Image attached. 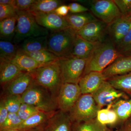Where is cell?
I'll return each mask as SVG.
<instances>
[{"instance_id": "41", "label": "cell", "mask_w": 131, "mask_h": 131, "mask_svg": "<svg viewBox=\"0 0 131 131\" xmlns=\"http://www.w3.org/2000/svg\"><path fill=\"white\" fill-rule=\"evenodd\" d=\"M69 8L68 5H62L55 9L54 12L59 16L65 17L69 14Z\"/></svg>"}, {"instance_id": "36", "label": "cell", "mask_w": 131, "mask_h": 131, "mask_svg": "<svg viewBox=\"0 0 131 131\" xmlns=\"http://www.w3.org/2000/svg\"><path fill=\"white\" fill-rule=\"evenodd\" d=\"M36 0H15V7L19 11H28Z\"/></svg>"}, {"instance_id": "27", "label": "cell", "mask_w": 131, "mask_h": 131, "mask_svg": "<svg viewBox=\"0 0 131 131\" xmlns=\"http://www.w3.org/2000/svg\"><path fill=\"white\" fill-rule=\"evenodd\" d=\"M17 16L5 19L0 22L1 38L5 39H12L15 35Z\"/></svg>"}, {"instance_id": "4", "label": "cell", "mask_w": 131, "mask_h": 131, "mask_svg": "<svg viewBox=\"0 0 131 131\" xmlns=\"http://www.w3.org/2000/svg\"><path fill=\"white\" fill-rule=\"evenodd\" d=\"M17 20L14 43L18 44L30 37L48 36L49 30L38 25L35 16L28 11L16 10Z\"/></svg>"}, {"instance_id": "29", "label": "cell", "mask_w": 131, "mask_h": 131, "mask_svg": "<svg viewBox=\"0 0 131 131\" xmlns=\"http://www.w3.org/2000/svg\"><path fill=\"white\" fill-rule=\"evenodd\" d=\"M23 53L32 58L41 66L46 65L56 62L59 59L58 57L51 52L49 51L47 49L41 50L34 52Z\"/></svg>"}, {"instance_id": "46", "label": "cell", "mask_w": 131, "mask_h": 131, "mask_svg": "<svg viewBox=\"0 0 131 131\" xmlns=\"http://www.w3.org/2000/svg\"><path fill=\"white\" fill-rule=\"evenodd\" d=\"M129 16V18H130L131 19V13H130V15H129V16Z\"/></svg>"}, {"instance_id": "8", "label": "cell", "mask_w": 131, "mask_h": 131, "mask_svg": "<svg viewBox=\"0 0 131 131\" xmlns=\"http://www.w3.org/2000/svg\"><path fill=\"white\" fill-rule=\"evenodd\" d=\"M90 3L91 13L98 20L107 25L122 16L113 0H94Z\"/></svg>"}, {"instance_id": "13", "label": "cell", "mask_w": 131, "mask_h": 131, "mask_svg": "<svg viewBox=\"0 0 131 131\" xmlns=\"http://www.w3.org/2000/svg\"><path fill=\"white\" fill-rule=\"evenodd\" d=\"M33 81L30 73L21 72L13 80L3 85L6 96L22 95Z\"/></svg>"}, {"instance_id": "7", "label": "cell", "mask_w": 131, "mask_h": 131, "mask_svg": "<svg viewBox=\"0 0 131 131\" xmlns=\"http://www.w3.org/2000/svg\"><path fill=\"white\" fill-rule=\"evenodd\" d=\"M63 83L78 84L82 77L87 59L73 56L59 58Z\"/></svg>"}, {"instance_id": "10", "label": "cell", "mask_w": 131, "mask_h": 131, "mask_svg": "<svg viewBox=\"0 0 131 131\" xmlns=\"http://www.w3.org/2000/svg\"><path fill=\"white\" fill-rule=\"evenodd\" d=\"M91 95L101 108L113 104L121 99H129L127 94L115 88L106 80Z\"/></svg>"}, {"instance_id": "1", "label": "cell", "mask_w": 131, "mask_h": 131, "mask_svg": "<svg viewBox=\"0 0 131 131\" xmlns=\"http://www.w3.org/2000/svg\"><path fill=\"white\" fill-rule=\"evenodd\" d=\"M121 56L110 39H106L96 46L87 59L83 76L92 71L102 72Z\"/></svg>"}, {"instance_id": "23", "label": "cell", "mask_w": 131, "mask_h": 131, "mask_svg": "<svg viewBox=\"0 0 131 131\" xmlns=\"http://www.w3.org/2000/svg\"><path fill=\"white\" fill-rule=\"evenodd\" d=\"M23 71L11 61L1 62L0 82L1 85L8 82Z\"/></svg>"}, {"instance_id": "45", "label": "cell", "mask_w": 131, "mask_h": 131, "mask_svg": "<svg viewBox=\"0 0 131 131\" xmlns=\"http://www.w3.org/2000/svg\"><path fill=\"white\" fill-rule=\"evenodd\" d=\"M4 131H21L20 130H18L17 129H8V130H6Z\"/></svg>"}, {"instance_id": "26", "label": "cell", "mask_w": 131, "mask_h": 131, "mask_svg": "<svg viewBox=\"0 0 131 131\" xmlns=\"http://www.w3.org/2000/svg\"><path fill=\"white\" fill-rule=\"evenodd\" d=\"M106 81L115 88L124 92L131 98V72L110 78Z\"/></svg>"}, {"instance_id": "9", "label": "cell", "mask_w": 131, "mask_h": 131, "mask_svg": "<svg viewBox=\"0 0 131 131\" xmlns=\"http://www.w3.org/2000/svg\"><path fill=\"white\" fill-rule=\"evenodd\" d=\"M82 95L78 84L63 83L57 96L58 108L62 112L69 113Z\"/></svg>"}, {"instance_id": "21", "label": "cell", "mask_w": 131, "mask_h": 131, "mask_svg": "<svg viewBox=\"0 0 131 131\" xmlns=\"http://www.w3.org/2000/svg\"><path fill=\"white\" fill-rule=\"evenodd\" d=\"M55 113V112L47 113L40 111L23 121L19 125L14 129H18L22 131L35 128L46 121H49Z\"/></svg>"}, {"instance_id": "2", "label": "cell", "mask_w": 131, "mask_h": 131, "mask_svg": "<svg viewBox=\"0 0 131 131\" xmlns=\"http://www.w3.org/2000/svg\"><path fill=\"white\" fill-rule=\"evenodd\" d=\"M59 60L40 66L30 73L34 81L49 90L56 100L63 83Z\"/></svg>"}, {"instance_id": "19", "label": "cell", "mask_w": 131, "mask_h": 131, "mask_svg": "<svg viewBox=\"0 0 131 131\" xmlns=\"http://www.w3.org/2000/svg\"><path fill=\"white\" fill-rule=\"evenodd\" d=\"M51 131H71L73 122L69 113L59 110L50 118Z\"/></svg>"}, {"instance_id": "44", "label": "cell", "mask_w": 131, "mask_h": 131, "mask_svg": "<svg viewBox=\"0 0 131 131\" xmlns=\"http://www.w3.org/2000/svg\"><path fill=\"white\" fill-rule=\"evenodd\" d=\"M120 54L123 56H131V44L126 49L122 51Z\"/></svg>"}, {"instance_id": "34", "label": "cell", "mask_w": 131, "mask_h": 131, "mask_svg": "<svg viewBox=\"0 0 131 131\" xmlns=\"http://www.w3.org/2000/svg\"><path fill=\"white\" fill-rule=\"evenodd\" d=\"M16 15V10L14 7L0 4V21Z\"/></svg>"}, {"instance_id": "17", "label": "cell", "mask_w": 131, "mask_h": 131, "mask_svg": "<svg viewBox=\"0 0 131 131\" xmlns=\"http://www.w3.org/2000/svg\"><path fill=\"white\" fill-rule=\"evenodd\" d=\"M65 18L70 28L76 32L87 24L98 20L92 13L88 12L77 14L71 13Z\"/></svg>"}, {"instance_id": "33", "label": "cell", "mask_w": 131, "mask_h": 131, "mask_svg": "<svg viewBox=\"0 0 131 131\" xmlns=\"http://www.w3.org/2000/svg\"><path fill=\"white\" fill-rule=\"evenodd\" d=\"M40 111H41L34 106L27 103H22L17 114L22 121H24Z\"/></svg>"}, {"instance_id": "39", "label": "cell", "mask_w": 131, "mask_h": 131, "mask_svg": "<svg viewBox=\"0 0 131 131\" xmlns=\"http://www.w3.org/2000/svg\"><path fill=\"white\" fill-rule=\"evenodd\" d=\"M68 6L70 12L71 13H80L88 12L89 11L88 8L77 3H70Z\"/></svg>"}, {"instance_id": "18", "label": "cell", "mask_w": 131, "mask_h": 131, "mask_svg": "<svg viewBox=\"0 0 131 131\" xmlns=\"http://www.w3.org/2000/svg\"><path fill=\"white\" fill-rule=\"evenodd\" d=\"M98 44L87 41L77 34L71 56L82 59H87Z\"/></svg>"}, {"instance_id": "25", "label": "cell", "mask_w": 131, "mask_h": 131, "mask_svg": "<svg viewBox=\"0 0 131 131\" xmlns=\"http://www.w3.org/2000/svg\"><path fill=\"white\" fill-rule=\"evenodd\" d=\"M110 105L117 115V124H122L131 116V98L121 99Z\"/></svg>"}, {"instance_id": "22", "label": "cell", "mask_w": 131, "mask_h": 131, "mask_svg": "<svg viewBox=\"0 0 131 131\" xmlns=\"http://www.w3.org/2000/svg\"><path fill=\"white\" fill-rule=\"evenodd\" d=\"M62 3L59 0H36L28 11L35 16L54 12Z\"/></svg>"}, {"instance_id": "3", "label": "cell", "mask_w": 131, "mask_h": 131, "mask_svg": "<svg viewBox=\"0 0 131 131\" xmlns=\"http://www.w3.org/2000/svg\"><path fill=\"white\" fill-rule=\"evenodd\" d=\"M21 101L45 112H55L58 108L56 99L50 92L34 81L21 95Z\"/></svg>"}, {"instance_id": "35", "label": "cell", "mask_w": 131, "mask_h": 131, "mask_svg": "<svg viewBox=\"0 0 131 131\" xmlns=\"http://www.w3.org/2000/svg\"><path fill=\"white\" fill-rule=\"evenodd\" d=\"M122 16H129L131 13V0H113Z\"/></svg>"}, {"instance_id": "30", "label": "cell", "mask_w": 131, "mask_h": 131, "mask_svg": "<svg viewBox=\"0 0 131 131\" xmlns=\"http://www.w3.org/2000/svg\"><path fill=\"white\" fill-rule=\"evenodd\" d=\"M73 124V131H110L107 126L101 124L96 118L88 121Z\"/></svg>"}, {"instance_id": "11", "label": "cell", "mask_w": 131, "mask_h": 131, "mask_svg": "<svg viewBox=\"0 0 131 131\" xmlns=\"http://www.w3.org/2000/svg\"><path fill=\"white\" fill-rule=\"evenodd\" d=\"M107 25L98 20L87 24L77 34L87 41L95 43H100L107 39Z\"/></svg>"}, {"instance_id": "14", "label": "cell", "mask_w": 131, "mask_h": 131, "mask_svg": "<svg viewBox=\"0 0 131 131\" xmlns=\"http://www.w3.org/2000/svg\"><path fill=\"white\" fill-rule=\"evenodd\" d=\"M35 17L38 25L52 32L70 28L65 17L59 16L54 12Z\"/></svg>"}, {"instance_id": "6", "label": "cell", "mask_w": 131, "mask_h": 131, "mask_svg": "<svg viewBox=\"0 0 131 131\" xmlns=\"http://www.w3.org/2000/svg\"><path fill=\"white\" fill-rule=\"evenodd\" d=\"M101 109L91 94H82L69 113L73 123L85 122L96 118Z\"/></svg>"}, {"instance_id": "24", "label": "cell", "mask_w": 131, "mask_h": 131, "mask_svg": "<svg viewBox=\"0 0 131 131\" xmlns=\"http://www.w3.org/2000/svg\"><path fill=\"white\" fill-rule=\"evenodd\" d=\"M11 61L15 64L23 72L30 73L42 66L32 58L19 51Z\"/></svg>"}, {"instance_id": "15", "label": "cell", "mask_w": 131, "mask_h": 131, "mask_svg": "<svg viewBox=\"0 0 131 131\" xmlns=\"http://www.w3.org/2000/svg\"><path fill=\"white\" fill-rule=\"evenodd\" d=\"M106 80L102 72L92 71L83 76L78 83L82 94H93Z\"/></svg>"}, {"instance_id": "16", "label": "cell", "mask_w": 131, "mask_h": 131, "mask_svg": "<svg viewBox=\"0 0 131 131\" xmlns=\"http://www.w3.org/2000/svg\"><path fill=\"white\" fill-rule=\"evenodd\" d=\"M131 72V56H121L102 71L107 80L110 78Z\"/></svg>"}, {"instance_id": "37", "label": "cell", "mask_w": 131, "mask_h": 131, "mask_svg": "<svg viewBox=\"0 0 131 131\" xmlns=\"http://www.w3.org/2000/svg\"><path fill=\"white\" fill-rule=\"evenodd\" d=\"M109 108L108 106L106 108H101L97 113L96 119L100 123L104 125H108Z\"/></svg>"}, {"instance_id": "32", "label": "cell", "mask_w": 131, "mask_h": 131, "mask_svg": "<svg viewBox=\"0 0 131 131\" xmlns=\"http://www.w3.org/2000/svg\"><path fill=\"white\" fill-rule=\"evenodd\" d=\"M22 122L18 114L9 113L7 119L1 127V130L4 131L8 129H15Z\"/></svg>"}, {"instance_id": "5", "label": "cell", "mask_w": 131, "mask_h": 131, "mask_svg": "<svg viewBox=\"0 0 131 131\" xmlns=\"http://www.w3.org/2000/svg\"><path fill=\"white\" fill-rule=\"evenodd\" d=\"M77 35L70 28L52 32L48 37L47 50L59 58L70 56Z\"/></svg>"}, {"instance_id": "28", "label": "cell", "mask_w": 131, "mask_h": 131, "mask_svg": "<svg viewBox=\"0 0 131 131\" xmlns=\"http://www.w3.org/2000/svg\"><path fill=\"white\" fill-rule=\"evenodd\" d=\"M19 49L16 45L10 41L1 40L0 41L1 62L12 61L18 54Z\"/></svg>"}, {"instance_id": "38", "label": "cell", "mask_w": 131, "mask_h": 131, "mask_svg": "<svg viewBox=\"0 0 131 131\" xmlns=\"http://www.w3.org/2000/svg\"><path fill=\"white\" fill-rule=\"evenodd\" d=\"M131 44V28L120 42L118 45L116 47L120 53L127 48Z\"/></svg>"}, {"instance_id": "42", "label": "cell", "mask_w": 131, "mask_h": 131, "mask_svg": "<svg viewBox=\"0 0 131 131\" xmlns=\"http://www.w3.org/2000/svg\"><path fill=\"white\" fill-rule=\"evenodd\" d=\"M115 131H131V116L120 124L119 127Z\"/></svg>"}, {"instance_id": "12", "label": "cell", "mask_w": 131, "mask_h": 131, "mask_svg": "<svg viewBox=\"0 0 131 131\" xmlns=\"http://www.w3.org/2000/svg\"><path fill=\"white\" fill-rule=\"evenodd\" d=\"M131 28V19L129 16H121L108 25L107 35L109 39L117 47Z\"/></svg>"}, {"instance_id": "40", "label": "cell", "mask_w": 131, "mask_h": 131, "mask_svg": "<svg viewBox=\"0 0 131 131\" xmlns=\"http://www.w3.org/2000/svg\"><path fill=\"white\" fill-rule=\"evenodd\" d=\"M9 112L5 105L3 101L0 103V127H1L7 119Z\"/></svg>"}, {"instance_id": "20", "label": "cell", "mask_w": 131, "mask_h": 131, "mask_svg": "<svg viewBox=\"0 0 131 131\" xmlns=\"http://www.w3.org/2000/svg\"><path fill=\"white\" fill-rule=\"evenodd\" d=\"M48 36L28 38L21 43L19 51L25 53L34 52L47 49Z\"/></svg>"}, {"instance_id": "43", "label": "cell", "mask_w": 131, "mask_h": 131, "mask_svg": "<svg viewBox=\"0 0 131 131\" xmlns=\"http://www.w3.org/2000/svg\"><path fill=\"white\" fill-rule=\"evenodd\" d=\"M15 0H1L0 4L10 5L15 7Z\"/></svg>"}, {"instance_id": "31", "label": "cell", "mask_w": 131, "mask_h": 131, "mask_svg": "<svg viewBox=\"0 0 131 131\" xmlns=\"http://www.w3.org/2000/svg\"><path fill=\"white\" fill-rule=\"evenodd\" d=\"M9 113H17L22 102L21 95H8L2 100Z\"/></svg>"}]
</instances>
